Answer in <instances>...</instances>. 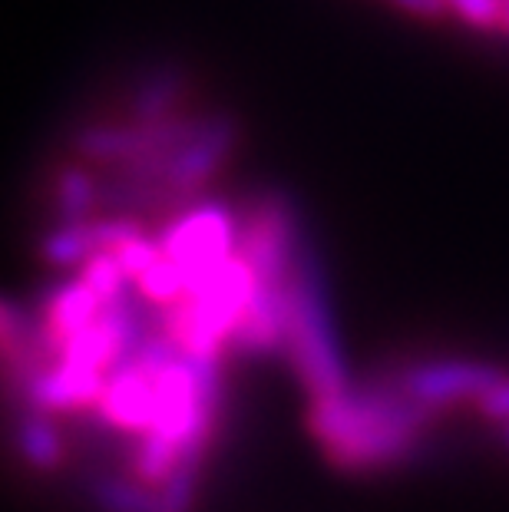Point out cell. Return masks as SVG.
I'll return each mask as SVG.
<instances>
[{
	"label": "cell",
	"mask_w": 509,
	"mask_h": 512,
	"mask_svg": "<svg viewBox=\"0 0 509 512\" xmlns=\"http://www.w3.org/2000/svg\"><path fill=\"white\" fill-rule=\"evenodd\" d=\"M500 30L509 37V4H506V17H503V27H500Z\"/></svg>",
	"instance_id": "2e32d148"
},
{
	"label": "cell",
	"mask_w": 509,
	"mask_h": 512,
	"mask_svg": "<svg viewBox=\"0 0 509 512\" xmlns=\"http://www.w3.org/2000/svg\"><path fill=\"white\" fill-rule=\"evenodd\" d=\"M96 195L100 192H96V182L86 169H77V166L60 169L57 189H53L60 222H86L90 219V209L96 205Z\"/></svg>",
	"instance_id": "8fae6325"
},
{
	"label": "cell",
	"mask_w": 509,
	"mask_h": 512,
	"mask_svg": "<svg viewBox=\"0 0 509 512\" xmlns=\"http://www.w3.org/2000/svg\"><path fill=\"white\" fill-rule=\"evenodd\" d=\"M242 126L232 113L202 116L159 176V202H189L215 172H219L238 146Z\"/></svg>",
	"instance_id": "8992f818"
},
{
	"label": "cell",
	"mask_w": 509,
	"mask_h": 512,
	"mask_svg": "<svg viewBox=\"0 0 509 512\" xmlns=\"http://www.w3.org/2000/svg\"><path fill=\"white\" fill-rule=\"evenodd\" d=\"M476 410L493 423H509V377H503L490 394L476 400Z\"/></svg>",
	"instance_id": "5bb4252c"
},
{
	"label": "cell",
	"mask_w": 509,
	"mask_h": 512,
	"mask_svg": "<svg viewBox=\"0 0 509 512\" xmlns=\"http://www.w3.org/2000/svg\"><path fill=\"white\" fill-rule=\"evenodd\" d=\"M255 291V271L242 255H235L212 275H205L199 285H192L179 304L166 308L159 328L189 361L219 364L222 347L235 341V331L245 311L252 308Z\"/></svg>",
	"instance_id": "3957f363"
},
{
	"label": "cell",
	"mask_w": 509,
	"mask_h": 512,
	"mask_svg": "<svg viewBox=\"0 0 509 512\" xmlns=\"http://www.w3.org/2000/svg\"><path fill=\"white\" fill-rule=\"evenodd\" d=\"M93 503L103 512H159V493L126 476H96L90 483Z\"/></svg>",
	"instance_id": "30bf717a"
},
{
	"label": "cell",
	"mask_w": 509,
	"mask_h": 512,
	"mask_svg": "<svg viewBox=\"0 0 509 512\" xmlns=\"http://www.w3.org/2000/svg\"><path fill=\"white\" fill-rule=\"evenodd\" d=\"M503 377V367L496 364L470 361V357H450V361H424L400 370L391 384L407 400H414L417 407L440 413L453 407V403H476L483 394H490Z\"/></svg>",
	"instance_id": "52a82bcc"
},
{
	"label": "cell",
	"mask_w": 509,
	"mask_h": 512,
	"mask_svg": "<svg viewBox=\"0 0 509 512\" xmlns=\"http://www.w3.org/2000/svg\"><path fill=\"white\" fill-rule=\"evenodd\" d=\"M189 93V73L176 63H162L149 76L136 83L129 96V116L133 123H162L176 116V106Z\"/></svg>",
	"instance_id": "ba28073f"
},
{
	"label": "cell",
	"mask_w": 509,
	"mask_h": 512,
	"mask_svg": "<svg viewBox=\"0 0 509 512\" xmlns=\"http://www.w3.org/2000/svg\"><path fill=\"white\" fill-rule=\"evenodd\" d=\"M80 281H83V285L90 288L103 304H116V301H123L126 294H129V278H126V271L119 268L116 255H110V252H103V255H96V258L86 261V265L80 268Z\"/></svg>",
	"instance_id": "7c38bea8"
},
{
	"label": "cell",
	"mask_w": 509,
	"mask_h": 512,
	"mask_svg": "<svg viewBox=\"0 0 509 512\" xmlns=\"http://www.w3.org/2000/svg\"><path fill=\"white\" fill-rule=\"evenodd\" d=\"M447 10H453L463 24L476 30H500L506 17L509 0H443Z\"/></svg>",
	"instance_id": "4fadbf2b"
},
{
	"label": "cell",
	"mask_w": 509,
	"mask_h": 512,
	"mask_svg": "<svg viewBox=\"0 0 509 512\" xmlns=\"http://www.w3.org/2000/svg\"><path fill=\"white\" fill-rule=\"evenodd\" d=\"M301 252L295 209L285 195L265 192L252 202L238 225V255L255 271L262 291H285Z\"/></svg>",
	"instance_id": "277c9868"
},
{
	"label": "cell",
	"mask_w": 509,
	"mask_h": 512,
	"mask_svg": "<svg viewBox=\"0 0 509 512\" xmlns=\"http://www.w3.org/2000/svg\"><path fill=\"white\" fill-rule=\"evenodd\" d=\"M17 446H20V456H24L34 470H57L63 460V440H60V430L53 427L50 413L27 410L17 427Z\"/></svg>",
	"instance_id": "9c48e42d"
},
{
	"label": "cell",
	"mask_w": 509,
	"mask_h": 512,
	"mask_svg": "<svg viewBox=\"0 0 509 512\" xmlns=\"http://www.w3.org/2000/svg\"><path fill=\"white\" fill-rule=\"evenodd\" d=\"M285 354L308 397L341 394L351 387L338 334L321 285V268L311 248L301 245L285 291Z\"/></svg>",
	"instance_id": "7a4b0ae2"
},
{
	"label": "cell",
	"mask_w": 509,
	"mask_h": 512,
	"mask_svg": "<svg viewBox=\"0 0 509 512\" xmlns=\"http://www.w3.org/2000/svg\"><path fill=\"white\" fill-rule=\"evenodd\" d=\"M387 4L404 10V14L417 17V20H440L447 14V4H443V0H387Z\"/></svg>",
	"instance_id": "9a60e30c"
},
{
	"label": "cell",
	"mask_w": 509,
	"mask_h": 512,
	"mask_svg": "<svg viewBox=\"0 0 509 512\" xmlns=\"http://www.w3.org/2000/svg\"><path fill=\"white\" fill-rule=\"evenodd\" d=\"M433 413L407 400L394 384L348 387L311 397L308 430L331 466L344 473H377L404 466L420 450Z\"/></svg>",
	"instance_id": "6da1fadb"
},
{
	"label": "cell",
	"mask_w": 509,
	"mask_h": 512,
	"mask_svg": "<svg viewBox=\"0 0 509 512\" xmlns=\"http://www.w3.org/2000/svg\"><path fill=\"white\" fill-rule=\"evenodd\" d=\"M506 446H509V423H506Z\"/></svg>",
	"instance_id": "e0dca14e"
},
{
	"label": "cell",
	"mask_w": 509,
	"mask_h": 512,
	"mask_svg": "<svg viewBox=\"0 0 509 512\" xmlns=\"http://www.w3.org/2000/svg\"><path fill=\"white\" fill-rule=\"evenodd\" d=\"M159 248L162 258H169L192 288L238 255V222L222 205H199L166 228Z\"/></svg>",
	"instance_id": "5b68a950"
}]
</instances>
